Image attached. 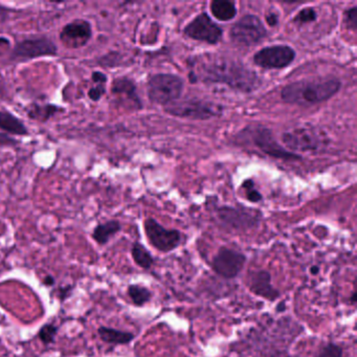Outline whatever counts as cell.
Segmentation results:
<instances>
[{
  "instance_id": "cell-1",
  "label": "cell",
  "mask_w": 357,
  "mask_h": 357,
  "mask_svg": "<svg viewBox=\"0 0 357 357\" xmlns=\"http://www.w3.org/2000/svg\"><path fill=\"white\" fill-rule=\"evenodd\" d=\"M189 79L192 83L225 85L242 93H254L262 85L258 74L239 60L217 55H204L194 60Z\"/></svg>"
},
{
  "instance_id": "cell-2",
  "label": "cell",
  "mask_w": 357,
  "mask_h": 357,
  "mask_svg": "<svg viewBox=\"0 0 357 357\" xmlns=\"http://www.w3.org/2000/svg\"><path fill=\"white\" fill-rule=\"evenodd\" d=\"M342 89V82L335 77L302 79L288 83L282 89L281 99L290 105L310 107L333 98Z\"/></svg>"
},
{
  "instance_id": "cell-3",
  "label": "cell",
  "mask_w": 357,
  "mask_h": 357,
  "mask_svg": "<svg viewBox=\"0 0 357 357\" xmlns=\"http://www.w3.org/2000/svg\"><path fill=\"white\" fill-rule=\"evenodd\" d=\"M239 144H248L262 152L265 155L275 160H286V162H296L302 160V156L298 153L290 152L275 139L271 129L262 125H250L242 129L236 135Z\"/></svg>"
},
{
  "instance_id": "cell-4",
  "label": "cell",
  "mask_w": 357,
  "mask_h": 357,
  "mask_svg": "<svg viewBox=\"0 0 357 357\" xmlns=\"http://www.w3.org/2000/svg\"><path fill=\"white\" fill-rule=\"evenodd\" d=\"M185 89V82L175 74L153 75L148 79L147 96L152 103L166 106L181 100Z\"/></svg>"
},
{
  "instance_id": "cell-5",
  "label": "cell",
  "mask_w": 357,
  "mask_h": 357,
  "mask_svg": "<svg viewBox=\"0 0 357 357\" xmlns=\"http://www.w3.org/2000/svg\"><path fill=\"white\" fill-rule=\"evenodd\" d=\"M164 112L175 118L206 121L222 116V106L196 98L178 100L164 107Z\"/></svg>"
},
{
  "instance_id": "cell-6",
  "label": "cell",
  "mask_w": 357,
  "mask_h": 357,
  "mask_svg": "<svg viewBox=\"0 0 357 357\" xmlns=\"http://www.w3.org/2000/svg\"><path fill=\"white\" fill-rule=\"evenodd\" d=\"M282 142L290 152H315L328 145V139L319 129L311 126L296 127L282 135Z\"/></svg>"
},
{
  "instance_id": "cell-7",
  "label": "cell",
  "mask_w": 357,
  "mask_h": 357,
  "mask_svg": "<svg viewBox=\"0 0 357 357\" xmlns=\"http://www.w3.org/2000/svg\"><path fill=\"white\" fill-rule=\"evenodd\" d=\"M229 37L237 47H252L266 38L267 30L258 16L245 14L229 29Z\"/></svg>"
},
{
  "instance_id": "cell-8",
  "label": "cell",
  "mask_w": 357,
  "mask_h": 357,
  "mask_svg": "<svg viewBox=\"0 0 357 357\" xmlns=\"http://www.w3.org/2000/svg\"><path fill=\"white\" fill-rule=\"evenodd\" d=\"M296 52L286 45H269L262 47L252 56V61L259 68L267 70H280L294 63Z\"/></svg>"
},
{
  "instance_id": "cell-9",
  "label": "cell",
  "mask_w": 357,
  "mask_h": 357,
  "mask_svg": "<svg viewBox=\"0 0 357 357\" xmlns=\"http://www.w3.org/2000/svg\"><path fill=\"white\" fill-rule=\"evenodd\" d=\"M217 217L223 227L233 231H248L260 222V212L244 206H223L217 208Z\"/></svg>"
},
{
  "instance_id": "cell-10",
  "label": "cell",
  "mask_w": 357,
  "mask_h": 357,
  "mask_svg": "<svg viewBox=\"0 0 357 357\" xmlns=\"http://www.w3.org/2000/svg\"><path fill=\"white\" fill-rule=\"evenodd\" d=\"M183 34L192 40L216 45L222 40L223 30L208 13L202 12L185 26Z\"/></svg>"
},
{
  "instance_id": "cell-11",
  "label": "cell",
  "mask_w": 357,
  "mask_h": 357,
  "mask_svg": "<svg viewBox=\"0 0 357 357\" xmlns=\"http://www.w3.org/2000/svg\"><path fill=\"white\" fill-rule=\"evenodd\" d=\"M58 55V47L53 40L45 36H31L18 41L12 51V59H37L41 57H55Z\"/></svg>"
},
{
  "instance_id": "cell-12",
  "label": "cell",
  "mask_w": 357,
  "mask_h": 357,
  "mask_svg": "<svg viewBox=\"0 0 357 357\" xmlns=\"http://www.w3.org/2000/svg\"><path fill=\"white\" fill-rule=\"evenodd\" d=\"M144 231L150 244L160 252H172L183 241V234L178 229H166L154 218H147L144 221Z\"/></svg>"
},
{
  "instance_id": "cell-13",
  "label": "cell",
  "mask_w": 357,
  "mask_h": 357,
  "mask_svg": "<svg viewBox=\"0 0 357 357\" xmlns=\"http://www.w3.org/2000/svg\"><path fill=\"white\" fill-rule=\"evenodd\" d=\"M246 262V256L233 248L222 246L212 260V268L225 279H235L241 273Z\"/></svg>"
},
{
  "instance_id": "cell-14",
  "label": "cell",
  "mask_w": 357,
  "mask_h": 357,
  "mask_svg": "<svg viewBox=\"0 0 357 357\" xmlns=\"http://www.w3.org/2000/svg\"><path fill=\"white\" fill-rule=\"evenodd\" d=\"M59 37L68 49H80L93 38V26L87 20H74L62 29Z\"/></svg>"
},
{
  "instance_id": "cell-15",
  "label": "cell",
  "mask_w": 357,
  "mask_h": 357,
  "mask_svg": "<svg viewBox=\"0 0 357 357\" xmlns=\"http://www.w3.org/2000/svg\"><path fill=\"white\" fill-rule=\"evenodd\" d=\"M248 288L252 294L268 301L277 300L280 296V291L273 287L271 284V275L267 271H255L248 280Z\"/></svg>"
},
{
  "instance_id": "cell-16",
  "label": "cell",
  "mask_w": 357,
  "mask_h": 357,
  "mask_svg": "<svg viewBox=\"0 0 357 357\" xmlns=\"http://www.w3.org/2000/svg\"><path fill=\"white\" fill-rule=\"evenodd\" d=\"M112 93L123 101L127 102L135 109L141 110L143 108V102L137 93V84L128 77L114 79L112 85Z\"/></svg>"
},
{
  "instance_id": "cell-17",
  "label": "cell",
  "mask_w": 357,
  "mask_h": 357,
  "mask_svg": "<svg viewBox=\"0 0 357 357\" xmlns=\"http://www.w3.org/2000/svg\"><path fill=\"white\" fill-rule=\"evenodd\" d=\"M210 11L217 20L222 22H231L238 13L237 5L231 0H213Z\"/></svg>"
},
{
  "instance_id": "cell-18",
  "label": "cell",
  "mask_w": 357,
  "mask_h": 357,
  "mask_svg": "<svg viewBox=\"0 0 357 357\" xmlns=\"http://www.w3.org/2000/svg\"><path fill=\"white\" fill-rule=\"evenodd\" d=\"M0 129L12 135H29L28 128L22 121L7 110H0Z\"/></svg>"
},
{
  "instance_id": "cell-19",
  "label": "cell",
  "mask_w": 357,
  "mask_h": 357,
  "mask_svg": "<svg viewBox=\"0 0 357 357\" xmlns=\"http://www.w3.org/2000/svg\"><path fill=\"white\" fill-rule=\"evenodd\" d=\"M121 229H122V225L120 221H106V222L100 223L93 229L91 237L99 245H106L114 236L120 233Z\"/></svg>"
},
{
  "instance_id": "cell-20",
  "label": "cell",
  "mask_w": 357,
  "mask_h": 357,
  "mask_svg": "<svg viewBox=\"0 0 357 357\" xmlns=\"http://www.w3.org/2000/svg\"><path fill=\"white\" fill-rule=\"evenodd\" d=\"M98 334L104 342L109 344H128L135 340V334L114 328L101 326L98 329Z\"/></svg>"
},
{
  "instance_id": "cell-21",
  "label": "cell",
  "mask_w": 357,
  "mask_h": 357,
  "mask_svg": "<svg viewBox=\"0 0 357 357\" xmlns=\"http://www.w3.org/2000/svg\"><path fill=\"white\" fill-rule=\"evenodd\" d=\"M63 112L64 108L54 105V104H43V105L32 104V105L26 108V112L29 118L39 121V122H47L50 119L53 118L56 114Z\"/></svg>"
},
{
  "instance_id": "cell-22",
  "label": "cell",
  "mask_w": 357,
  "mask_h": 357,
  "mask_svg": "<svg viewBox=\"0 0 357 357\" xmlns=\"http://www.w3.org/2000/svg\"><path fill=\"white\" fill-rule=\"evenodd\" d=\"M131 256L135 260L137 266L144 269L151 268L154 263V258L152 257L151 252L139 242H135L132 248H131Z\"/></svg>"
},
{
  "instance_id": "cell-23",
  "label": "cell",
  "mask_w": 357,
  "mask_h": 357,
  "mask_svg": "<svg viewBox=\"0 0 357 357\" xmlns=\"http://www.w3.org/2000/svg\"><path fill=\"white\" fill-rule=\"evenodd\" d=\"M127 292H128L129 298H131L133 304L137 307L147 304L152 298V292L150 291V289L145 286L137 285V284L129 285Z\"/></svg>"
},
{
  "instance_id": "cell-24",
  "label": "cell",
  "mask_w": 357,
  "mask_h": 357,
  "mask_svg": "<svg viewBox=\"0 0 357 357\" xmlns=\"http://www.w3.org/2000/svg\"><path fill=\"white\" fill-rule=\"evenodd\" d=\"M58 330H59V327L55 325V324H45V325H43V327L40 328V330H39V340H40L45 346L54 344V342H55L56 336H57L58 334Z\"/></svg>"
},
{
  "instance_id": "cell-25",
  "label": "cell",
  "mask_w": 357,
  "mask_h": 357,
  "mask_svg": "<svg viewBox=\"0 0 357 357\" xmlns=\"http://www.w3.org/2000/svg\"><path fill=\"white\" fill-rule=\"evenodd\" d=\"M242 189H243L245 197L252 204H258L263 200L262 194L257 190L256 183L252 179H245L242 183Z\"/></svg>"
},
{
  "instance_id": "cell-26",
  "label": "cell",
  "mask_w": 357,
  "mask_h": 357,
  "mask_svg": "<svg viewBox=\"0 0 357 357\" xmlns=\"http://www.w3.org/2000/svg\"><path fill=\"white\" fill-rule=\"evenodd\" d=\"M317 10L314 8H304V9L301 10L298 14H296V17H294V22L296 24H312V22H317Z\"/></svg>"
},
{
  "instance_id": "cell-27",
  "label": "cell",
  "mask_w": 357,
  "mask_h": 357,
  "mask_svg": "<svg viewBox=\"0 0 357 357\" xmlns=\"http://www.w3.org/2000/svg\"><path fill=\"white\" fill-rule=\"evenodd\" d=\"M314 357H342V348L333 342H329L321 348Z\"/></svg>"
},
{
  "instance_id": "cell-28",
  "label": "cell",
  "mask_w": 357,
  "mask_h": 357,
  "mask_svg": "<svg viewBox=\"0 0 357 357\" xmlns=\"http://www.w3.org/2000/svg\"><path fill=\"white\" fill-rule=\"evenodd\" d=\"M344 22L349 30L356 32L357 31V7L349 8L344 12Z\"/></svg>"
},
{
  "instance_id": "cell-29",
  "label": "cell",
  "mask_w": 357,
  "mask_h": 357,
  "mask_svg": "<svg viewBox=\"0 0 357 357\" xmlns=\"http://www.w3.org/2000/svg\"><path fill=\"white\" fill-rule=\"evenodd\" d=\"M106 93V84H97L89 91V97L91 101L98 102Z\"/></svg>"
},
{
  "instance_id": "cell-30",
  "label": "cell",
  "mask_w": 357,
  "mask_h": 357,
  "mask_svg": "<svg viewBox=\"0 0 357 357\" xmlns=\"http://www.w3.org/2000/svg\"><path fill=\"white\" fill-rule=\"evenodd\" d=\"M14 10L11 8L6 7V6L0 5V24H5L11 17L12 13H14Z\"/></svg>"
},
{
  "instance_id": "cell-31",
  "label": "cell",
  "mask_w": 357,
  "mask_h": 357,
  "mask_svg": "<svg viewBox=\"0 0 357 357\" xmlns=\"http://www.w3.org/2000/svg\"><path fill=\"white\" fill-rule=\"evenodd\" d=\"M18 142L9 135L0 132V147H13L17 145Z\"/></svg>"
},
{
  "instance_id": "cell-32",
  "label": "cell",
  "mask_w": 357,
  "mask_h": 357,
  "mask_svg": "<svg viewBox=\"0 0 357 357\" xmlns=\"http://www.w3.org/2000/svg\"><path fill=\"white\" fill-rule=\"evenodd\" d=\"M91 80L93 81L95 84H106L108 78L104 73L97 70V72H93V75H91Z\"/></svg>"
},
{
  "instance_id": "cell-33",
  "label": "cell",
  "mask_w": 357,
  "mask_h": 357,
  "mask_svg": "<svg viewBox=\"0 0 357 357\" xmlns=\"http://www.w3.org/2000/svg\"><path fill=\"white\" fill-rule=\"evenodd\" d=\"M265 22L269 26H277L279 24V15L275 12H268L265 15Z\"/></svg>"
},
{
  "instance_id": "cell-34",
  "label": "cell",
  "mask_w": 357,
  "mask_h": 357,
  "mask_svg": "<svg viewBox=\"0 0 357 357\" xmlns=\"http://www.w3.org/2000/svg\"><path fill=\"white\" fill-rule=\"evenodd\" d=\"M74 291V286H64V287H60L59 289V298L61 300V302L66 301V298H70V294Z\"/></svg>"
},
{
  "instance_id": "cell-35",
  "label": "cell",
  "mask_w": 357,
  "mask_h": 357,
  "mask_svg": "<svg viewBox=\"0 0 357 357\" xmlns=\"http://www.w3.org/2000/svg\"><path fill=\"white\" fill-rule=\"evenodd\" d=\"M43 283L45 284V286H47V287H51V286H54L56 284L55 278L52 275H45V277L43 278Z\"/></svg>"
},
{
  "instance_id": "cell-36",
  "label": "cell",
  "mask_w": 357,
  "mask_h": 357,
  "mask_svg": "<svg viewBox=\"0 0 357 357\" xmlns=\"http://www.w3.org/2000/svg\"><path fill=\"white\" fill-rule=\"evenodd\" d=\"M6 93H7V89H6V82L3 80V77L0 76V99L5 98Z\"/></svg>"
},
{
  "instance_id": "cell-37",
  "label": "cell",
  "mask_w": 357,
  "mask_h": 357,
  "mask_svg": "<svg viewBox=\"0 0 357 357\" xmlns=\"http://www.w3.org/2000/svg\"><path fill=\"white\" fill-rule=\"evenodd\" d=\"M271 357H292L291 355L288 354L286 352H277L275 354L271 355Z\"/></svg>"
},
{
  "instance_id": "cell-38",
  "label": "cell",
  "mask_w": 357,
  "mask_h": 357,
  "mask_svg": "<svg viewBox=\"0 0 357 357\" xmlns=\"http://www.w3.org/2000/svg\"><path fill=\"white\" fill-rule=\"evenodd\" d=\"M319 271V267L317 266V265H313V266H311L310 268V273H312V275H317Z\"/></svg>"
}]
</instances>
